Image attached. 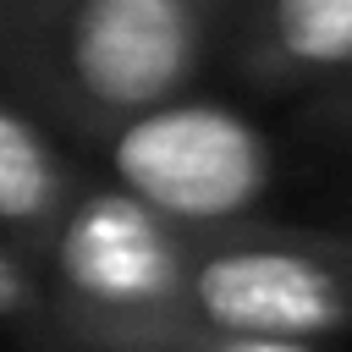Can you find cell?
<instances>
[{"mask_svg":"<svg viewBox=\"0 0 352 352\" xmlns=\"http://www.w3.org/2000/svg\"><path fill=\"white\" fill-rule=\"evenodd\" d=\"M231 0H0V82L88 148L214 77Z\"/></svg>","mask_w":352,"mask_h":352,"instance_id":"6da1fadb","label":"cell"},{"mask_svg":"<svg viewBox=\"0 0 352 352\" xmlns=\"http://www.w3.org/2000/svg\"><path fill=\"white\" fill-rule=\"evenodd\" d=\"M165 319L236 341L324 346L352 330V236L270 214L204 236L182 231Z\"/></svg>","mask_w":352,"mask_h":352,"instance_id":"7a4b0ae2","label":"cell"},{"mask_svg":"<svg viewBox=\"0 0 352 352\" xmlns=\"http://www.w3.org/2000/svg\"><path fill=\"white\" fill-rule=\"evenodd\" d=\"M82 165L160 226L204 236L264 220L286 176V148L242 104L187 94L88 143Z\"/></svg>","mask_w":352,"mask_h":352,"instance_id":"3957f363","label":"cell"},{"mask_svg":"<svg viewBox=\"0 0 352 352\" xmlns=\"http://www.w3.org/2000/svg\"><path fill=\"white\" fill-rule=\"evenodd\" d=\"M214 77L286 116L352 77V0H231Z\"/></svg>","mask_w":352,"mask_h":352,"instance_id":"277c9868","label":"cell"},{"mask_svg":"<svg viewBox=\"0 0 352 352\" xmlns=\"http://www.w3.org/2000/svg\"><path fill=\"white\" fill-rule=\"evenodd\" d=\"M94 170L0 82V236L38 270L94 192Z\"/></svg>","mask_w":352,"mask_h":352,"instance_id":"5b68a950","label":"cell"},{"mask_svg":"<svg viewBox=\"0 0 352 352\" xmlns=\"http://www.w3.org/2000/svg\"><path fill=\"white\" fill-rule=\"evenodd\" d=\"M0 346L6 352H55V302L38 270L0 236Z\"/></svg>","mask_w":352,"mask_h":352,"instance_id":"8992f818","label":"cell"},{"mask_svg":"<svg viewBox=\"0 0 352 352\" xmlns=\"http://www.w3.org/2000/svg\"><path fill=\"white\" fill-rule=\"evenodd\" d=\"M55 352H324V346H286V341H236V336H209L187 324H138V330H110V336H66Z\"/></svg>","mask_w":352,"mask_h":352,"instance_id":"52a82bcc","label":"cell"},{"mask_svg":"<svg viewBox=\"0 0 352 352\" xmlns=\"http://www.w3.org/2000/svg\"><path fill=\"white\" fill-rule=\"evenodd\" d=\"M286 132L297 148H308L330 165H352V94H319V99L297 104L286 116Z\"/></svg>","mask_w":352,"mask_h":352,"instance_id":"ba28073f","label":"cell"},{"mask_svg":"<svg viewBox=\"0 0 352 352\" xmlns=\"http://www.w3.org/2000/svg\"><path fill=\"white\" fill-rule=\"evenodd\" d=\"M324 226L352 236V165H341V182H336V192L324 198Z\"/></svg>","mask_w":352,"mask_h":352,"instance_id":"9c48e42d","label":"cell"},{"mask_svg":"<svg viewBox=\"0 0 352 352\" xmlns=\"http://www.w3.org/2000/svg\"><path fill=\"white\" fill-rule=\"evenodd\" d=\"M330 94H352V77H346V82H341V88H330Z\"/></svg>","mask_w":352,"mask_h":352,"instance_id":"30bf717a","label":"cell"}]
</instances>
